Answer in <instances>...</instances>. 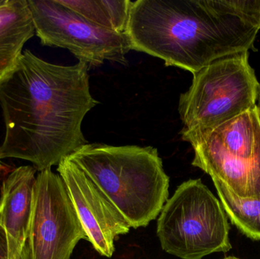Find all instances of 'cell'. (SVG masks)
I'll return each instance as SVG.
<instances>
[{
  "mask_svg": "<svg viewBox=\"0 0 260 259\" xmlns=\"http://www.w3.org/2000/svg\"><path fill=\"white\" fill-rule=\"evenodd\" d=\"M88 69L84 62L55 65L23 52L0 84L6 126L0 159L25 160L41 172L88 144L82 122L99 104L90 92Z\"/></svg>",
  "mask_w": 260,
  "mask_h": 259,
  "instance_id": "cell-1",
  "label": "cell"
},
{
  "mask_svg": "<svg viewBox=\"0 0 260 259\" xmlns=\"http://www.w3.org/2000/svg\"><path fill=\"white\" fill-rule=\"evenodd\" d=\"M259 30L260 0H136L126 33L132 50L193 75L255 50Z\"/></svg>",
  "mask_w": 260,
  "mask_h": 259,
  "instance_id": "cell-2",
  "label": "cell"
},
{
  "mask_svg": "<svg viewBox=\"0 0 260 259\" xmlns=\"http://www.w3.org/2000/svg\"><path fill=\"white\" fill-rule=\"evenodd\" d=\"M68 158L100 187L131 228L148 226L168 201L170 178L155 147L88 143Z\"/></svg>",
  "mask_w": 260,
  "mask_h": 259,
  "instance_id": "cell-3",
  "label": "cell"
},
{
  "mask_svg": "<svg viewBox=\"0 0 260 259\" xmlns=\"http://www.w3.org/2000/svg\"><path fill=\"white\" fill-rule=\"evenodd\" d=\"M194 151L192 161L241 198L260 196V112L257 105L212 129L180 132Z\"/></svg>",
  "mask_w": 260,
  "mask_h": 259,
  "instance_id": "cell-4",
  "label": "cell"
},
{
  "mask_svg": "<svg viewBox=\"0 0 260 259\" xmlns=\"http://www.w3.org/2000/svg\"><path fill=\"white\" fill-rule=\"evenodd\" d=\"M228 216L201 179L180 184L159 214L157 235L162 249L181 259H203L232 249Z\"/></svg>",
  "mask_w": 260,
  "mask_h": 259,
  "instance_id": "cell-5",
  "label": "cell"
},
{
  "mask_svg": "<svg viewBox=\"0 0 260 259\" xmlns=\"http://www.w3.org/2000/svg\"><path fill=\"white\" fill-rule=\"evenodd\" d=\"M192 76L190 87L179 99L183 129H212L256 106L260 85L249 52L214 61Z\"/></svg>",
  "mask_w": 260,
  "mask_h": 259,
  "instance_id": "cell-6",
  "label": "cell"
},
{
  "mask_svg": "<svg viewBox=\"0 0 260 259\" xmlns=\"http://www.w3.org/2000/svg\"><path fill=\"white\" fill-rule=\"evenodd\" d=\"M35 33L41 44L70 50L79 62L98 67L105 61L126 64L131 42L117 33L91 24L58 0H27Z\"/></svg>",
  "mask_w": 260,
  "mask_h": 259,
  "instance_id": "cell-7",
  "label": "cell"
},
{
  "mask_svg": "<svg viewBox=\"0 0 260 259\" xmlns=\"http://www.w3.org/2000/svg\"><path fill=\"white\" fill-rule=\"evenodd\" d=\"M86 234L65 182L51 169L37 174L33 211L20 259H70Z\"/></svg>",
  "mask_w": 260,
  "mask_h": 259,
  "instance_id": "cell-8",
  "label": "cell"
},
{
  "mask_svg": "<svg viewBox=\"0 0 260 259\" xmlns=\"http://www.w3.org/2000/svg\"><path fill=\"white\" fill-rule=\"evenodd\" d=\"M86 234L100 255L111 258L117 237L129 232L130 225L100 187L69 158L57 167Z\"/></svg>",
  "mask_w": 260,
  "mask_h": 259,
  "instance_id": "cell-9",
  "label": "cell"
},
{
  "mask_svg": "<svg viewBox=\"0 0 260 259\" xmlns=\"http://www.w3.org/2000/svg\"><path fill=\"white\" fill-rule=\"evenodd\" d=\"M37 170L21 166L3 181L0 199V224L9 244V259H20L33 211L34 186Z\"/></svg>",
  "mask_w": 260,
  "mask_h": 259,
  "instance_id": "cell-10",
  "label": "cell"
},
{
  "mask_svg": "<svg viewBox=\"0 0 260 259\" xmlns=\"http://www.w3.org/2000/svg\"><path fill=\"white\" fill-rule=\"evenodd\" d=\"M35 33L27 0H7L0 6V84L14 71Z\"/></svg>",
  "mask_w": 260,
  "mask_h": 259,
  "instance_id": "cell-11",
  "label": "cell"
},
{
  "mask_svg": "<svg viewBox=\"0 0 260 259\" xmlns=\"http://www.w3.org/2000/svg\"><path fill=\"white\" fill-rule=\"evenodd\" d=\"M91 24L117 33H126L130 0H58Z\"/></svg>",
  "mask_w": 260,
  "mask_h": 259,
  "instance_id": "cell-12",
  "label": "cell"
},
{
  "mask_svg": "<svg viewBox=\"0 0 260 259\" xmlns=\"http://www.w3.org/2000/svg\"><path fill=\"white\" fill-rule=\"evenodd\" d=\"M224 212L241 233L260 240V196L241 198L218 179H212Z\"/></svg>",
  "mask_w": 260,
  "mask_h": 259,
  "instance_id": "cell-13",
  "label": "cell"
},
{
  "mask_svg": "<svg viewBox=\"0 0 260 259\" xmlns=\"http://www.w3.org/2000/svg\"><path fill=\"white\" fill-rule=\"evenodd\" d=\"M0 259H9L7 235L1 224H0Z\"/></svg>",
  "mask_w": 260,
  "mask_h": 259,
  "instance_id": "cell-14",
  "label": "cell"
},
{
  "mask_svg": "<svg viewBox=\"0 0 260 259\" xmlns=\"http://www.w3.org/2000/svg\"><path fill=\"white\" fill-rule=\"evenodd\" d=\"M257 101H258L257 106H258V108H259V112H260V90H259V96H258Z\"/></svg>",
  "mask_w": 260,
  "mask_h": 259,
  "instance_id": "cell-15",
  "label": "cell"
},
{
  "mask_svg": "<svg viewBox=\"0 0 260 259\" xmlns=\"http://www.w3.org/2000/svg\"><path fill=\"white\" fill-rule=\"evenodd\" d=\"M7 2V0H0V6H3V5H4L5 3Z\"/></svg>",
  "mask_w": 260,
  "mask_h": 259,
  "instance_id": "cell-16",
  "label": "cell"
},
{
  "mask_svg": "<svg viewBox=\"0 0 260 259\" xmlns=\"http://www.w3.org/2000/svg\"><path fill=\"white\" fill-rule=\"evenodd\" d=\"M224 259H240V258H236V257H235V256H229V257H227V258H225Z\"/></svg>",
  "mask_w": 260,
  "mask_h": 259,
  "instance_id": "cell-17",
  "label": "cell"
}]
</instances>
